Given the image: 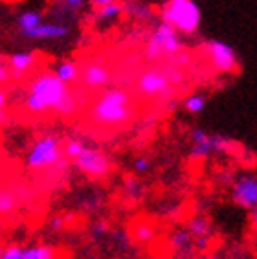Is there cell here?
Returning a JSON list of instances; mask_svg holds the SVG:
<instances>
[{
  "mask_svg": "<svg viewBox=\"0 0 257 259\" xmlns=\"http://www.w3.org/2000/svg\"><path fill=\"white\" fill-rule=\"evenodd\" d=\"M24 107L31 114H72L77 109L75 96L70 92L68 85H64L54 75V72H40L28 83L24 96Z\"/></svg>",
  "mask_w": 257,
  "mask_h": 259,
  "instance_id": "cell-1",
  "label": "cell"
},
{
  "mask_svg": "<svg viewBox=\"0 0 257 259\" xmlns=\"http://www.w3.org/2000/svg\"><path fill=\"white\" fill-rule=\"evenodd\" d=\"M90 120L101 127H119L133 118V105L128 94L121 89H105L90 107Z\"/></svg>",
  "mask_w": 257,
  "mask_h": 259,
  "instance_id": "cell-2",
  "label": "cell"
},
{
  "mask_svg": "<svg viewBox=\"0 0 257 259\" xmlns=\"http://www.w3.org/2000/svg\"><path fill=\"white\" fill-rule=\"evenodd\" d=\"M61 138L57 135H42L37 140H33V144L28 149L26 155V167L33 171L48 169V167H57V169H64L66 167V158L61 149Z\"/></svg>",
  "mask_w": 257,
  "mask_h": 259,
  "instance_id": "cell-3",
  "label": "cell"
},
{
  "mask_svg": "<svg viewBox=\"0 0 257 259\" xmlns=\"http://www.w3.org/2000/svg\"><path fill=\"white\" fill-rule=\"evenodd\" d=\"M160 17L180 35L197 33L202 20L200 8L195 0H165L160 8Z\"/></svg>",
  "mask_w": 257,
  "mask_h": 259,
  "instance_id": "cell-4",
  "label": "cell"
},
{
  "mask_svg": "<svg viewBox=\"0 0 257 259\" xmlns=\"http://www.w3.org/2000/svg\"><path fill=\"white\" fill-rule=\"evenodd\" d=\"M184 45L180 39V33L175 30L173 26H169L167 22L160 20L158 24L154 26V30L151 31L147 45H145V55L151 61H160V59H173L182 52Z\"/></svg>",
  "mask_w": 257,
  "mask_h": 259,
  "instance_id": "cell-5",
  "label": "cell"
},
{
  "mask_svg": "<svg viewBox=\"0 0 257 259\" xmlns=\"http://www.w3.org/2000/svg\"><path fill=\"white\" fill-rule=\"evenodd\" d=\"M180 79L178 74H169L165 68H147L138 75L136 89L145 98L169 100L173 96V85Z\"/></svg>",
  "mask_w": 257,
  "mask_h": 259,
  "instance_id": "cell-6",
  "label": "cell"
},
{
  "mask_svg": "<svg viewBox=\"0 0 257 259\" xmlns=\"http://www.w3.org/2000/svg\"><path fill=\"white\" fill-rule=\"evenodd\" d=\"M233 147V142L219 133H206L202 127L193 129L191 133V147H189L188 158L191 162L206 160L209 155H226Z\"/></svg>",
  "mask_w": 257,
  "mask_h": 259,
  "instance_id": "cell-7",
  "label": "cell"
},
{
  "mask_svg": "<svg viewBox=\"0 0 257 259\" xmlns=\"http://www.w3.org/2000/svg\"><path fill=\"white\" fill-rule=\"evenodd\" d=\"M72 162L89 179H105L112 171V158L101 149L89 144L84 145V149Z\"/></svg>",
  "mask_w": 257,
  "mask_h": 259,
  "instance_id": "cell-8",
  "label": "cell"
},
{
  "mask_svg": "<svg viewBox=\"0 0 257 259\" xmlns=\"http://www.w3.org/2000/svg\"><path fill=\"white\" fill-rule=\"evenodd\" d=\"M206 54L211 66L221 74H232L237 68V54L224 40L211 39L206 42Z\"/></svg>",
  "mask_w": 257,
  "mask_h": 259,
  "instance_id": "cell-9",
  "label": "cell"
},
{
  "mask_svg": "<svg viewBox=\"0 0 257 259\" xmlns=\"http://www.w3.org/2000/svg\"><path fill=\"white\" fill-rule=\"evenodd\" d=\"M232 200L239 208L255 211L257 206V179L253 173H242L233 180Z\"/></svg>",
  "mask_w": 257,
  "mask_h": 259,
  "instance_id": "cell-10",
  "label": "cell"
},
{
  "mask_svg": "<svg viewBox=\"0 0 257 259\" xmlns=\"http://www.w3.org/2000/svg\"><path fill=\"white\" fill-rule=\"evenodd\" d=\"M68 26L63 22H40L39 26H35L31 30L20 31L22 37L31 40H59L68 35Z\"/></svg>",
  "mask_w": 257,
  "mask_h": 259,
  "instance_id": "cell-11",
  "label": "cell"
},
{
  "mask_svg": "<svg viewBox=\"0 0 257 259\" xmlns=\"http://www.w3.org/2000/svg\"><path fill=\"white\" fill-rule=\"evenodd\" d=\"M79 75L84 87H89L92 90L107 89L110 85V81H112L110 70L105 65H101V63H89L83 68V72H79Z\"/></svg>",
  "mask_w": 257,
  "mask_h": 259,
  "instance_id": "cell-12",
  "label": "cell"
},
{
  "mask_svg": "<svg viewBox=\"0 0 257 259\" xmlns=\"http://www.w3.org/2000/svg\"><path fill=\"white\" fill-rule=\"evenodd\" d=\"M37 63V54L31 50H22L15 52V54L10 55V61H8V68H10L11 77H22V75L31 70Z\"/></svg>",
  "mask_w": 257,
  "mask_h": 259,
  "instance_id": "cell-13",
  "label": "cell"
},
{
  "mask_svg": "<svg viewBox=\"0 0 257 259\" xmlns=\"http://www.w3.org/2000/svg\"><path fill=\"white\" fill-rule=\"evenodd\" d=\"M20 259H55V248L48 243L22 244Z\"/></svg>",
  "mask_w": 257,
  "mask_h": 259,
  "instance_id": "cell-14",
  "label": "cell"
},
{
  "mask_svg": "<svg viewBox=\"0 0 257 259\" xmlns=\"http://www.w3.org/2000/svg\"><path fill=\"white\" fill-rule=\"evenodd\" d=\"M54 75L59 81H63L64 85H70V83H74V81L79 77V66L70 59L61 61V63H57V66L54 68Z\"/></svg>",
  "mask_w": 257,
  "mask_h": 259,
  "instance_id": "cell-15",
  "label": "cell"
},
{
  "mask_svg": "<svg viewBox=\"0 0 257 259\" xmlns=\"http://www.w3.org/2000/svg\"><path fill=\"white\" fill-rule=\"evenodd\" d=\"M193 237L191 234L188 232V228H182V230H175L173 234L169 235V246L175 250V252H189V248H193Z\"/></svg>",
  "mask_w": 257,
  "mask_h": 259,
  "instance_id": "cell-16",
  "label": "cell"
},
{
  "mask_svg": "<svg viewBox=\"0 0 257 259\" xmlns=\"http://www.w3.org/2000/svg\"><path fill=\"white\" fill-rule=\"evenodd\" d=\"M188 232L191 234L193 239H195V237H211L213 226L206 217L197 215V217H193L188 223Z\"/></svg>",
  "mask_w": 257,
  "mask_h": 259,
  "instance_id": "cell-17",
  "label": "cell"
},
{
  "mask_svg": "<svg viewBox=\"0 0 257 259\" xmlns=\"http://www.w3.org/2000/svg\"><path fill=\"white\" fill-rule=\"evenodd\" d=\"M20 206V199L15 191H11L10 188L0 186V215H8L11 211H15Z\"/></svg>",
  "mask_w": 257,
  "mask_h": 259,
  "instance_id": "cell-18",
  "label": "cell"
},
{
  "mask_svg": "<svg viewBox=\"0 0 257 259\" xmlns=\"http://www.w3.org/2000/svg\"><path fill=\"white\" fill-rule=\"evenodd\" d=\"M133 237L138 243H151L156 237V228L149 221H138L133 225Z\"/></svg>",
  "mask_w": 257,
  "mask_h": 259,
  "instance_id": "cell-19",
  "label": "cell"
},
{
  "mask_svg": "<svg viewBox=\"0 0 257 259\" xmlns=\"http://www.w3.org/2000/svg\"><path fill=\"white\" fill-rule=\"evenodd\" d=\"M42 22V13L37 10H26L17 17V24H19L20 31L31 30L35 26H39Z\"/></svg>",
  "mask_w": 257,
  "mask_h": 259,
  "instance_id": "cell-20",
  "label": "cell"
},
{
  "mask_svg": "<svg viewBox=\"0 0 257 259\" xmlns=\"http://www.w3.org/2000/svg\"><path fill=\"white\" fill-rule=\"evenodd\" d=\"M84 145H87V142H84L83 138H79V136H72V138H66V140H64V144L61 145L64 158H66V160H74L75 156L79 155L81 151L84 149Z\"/></svg>",
  "mask_w": 257,
  "mask_h": 259,
  "instance_id": "cell-21",
  "label": "cell"
},
{
  "mask_svg": "<svg viewBox=\"0 0 257 259\" xmlns=\"http://www.w3.org/2000/svg\"><path fill=\"white\" fill-rule=\"evenodd\" d=\"M123 11H127L131 17H136L138 20H149L153 17L151 6L144 4V2H128L123 6Z\"/></svg>",
  "mask_w": 257,
  "mask_h": 259,
  "instance_id": "cell-22",
  "label": "cell"
},
{
  "mask_svg": "<svg viewBox=\"0 0 257 259\" xmlns=\"http://www.w3.org/2000/svg\"><path fill=\"white\" fill-rule=\"evenodd\" d=\"M121 13H123V4L112 2V4H107L103 8H98V20L99 22H112L118 17H121Z\"/></svg>",
  "mask_w": 257,
  "mask_h": 259,
  "instance_id": "cell-23",
  "label": "cell"
},
{
  "mask_svg": "<svg viewBox=\"0 0 257 259\" xmlns=\"http://www.w3.org/2000/svg\"><path fill=\"white\" fill-rule=\"evenodd\" d=\"M142 190H144V186H142V182H140L136 177H127V179L123 180V193L127 199H131V200L140 199Z\"/></svg>",
  "mask_w": 257,
  "mask_h": 259,
  "instance_id": "cell-24",
  "label": "cell"
},
{
  "mask_svg": "<svg viewBox=\"0 0 257 259\" xmlns=\"http://www.w3.org/2000/svg\"><path fill=\"white\" fill-rule=\"evenodd\" d=\"M204 107H206V96L202 94H191L184 100V109L191 112V114H198L202 112Z\"/></svg>",
  "mask_w": 257,
  "mask_h": 259,
  "instance_id": "cell-25",
  "label": "cell"
},
{
  "mask_svg": "<svg viewBox=\"0 0 257 259\" xmlns=\"http://www.w3.org/2000/svg\"><path fill=\"white\" fill-rule=\"evenodd\" d=\"M20 254H22V244L20 243H10L2 248L0 259H20Z\"/></svg>",
  "mask_w": 257,
  "mask_h": 259,
  "instance_id": "cell-26",
  "label": "cell"
},
{
  "mask_svg": "<svg viewBox=\"0 0 257 259\" xmlns=\"http://www.w3.org/2000/svg\"><path fill=\"white\" fill-rule=\"evenodd\" d=\"M133 165H134V171L138 175H145L151 169V162H149V158H145V156H136Z\"/></svg>",
  "mask_w": 257,
  "mask_h": 259,
  "instance_id": "cell-27",
  "label": "cell"
},
{
  "mask_svg": "<svg viewBox=\"0 0 257 259\" xmlns=\"http://www.w3.org/2000/svg\"><path fill=\"white\" fill-rule=\"evenodd\" d=\"M209 244H211V237H195L191 246L198 252H204V250L209 248Z\"/></svg>",
  "mask_w": 257,
  "mask_h": 259,
  "instance_id": "cell-28",
  "label": "cell"
},
{
  "mask_svg": "<svg viewBox=\"0 0 257 259\" xmlns=\"http://www.w3.org/2000/svg\"><path fill=\"white\" fill-rule=\"evenodd\" d=\"M61 6L68 11H79L84 6V0H59Z\"/></svg>",
  "mask_w": 257,
  "mask_h": 259,
  "instance_id": "cell-29",
  "label": "cell"
},
{
  "mask_svg": "<svg viewBox=\"0 0 257 259\" xmlns=\"http://www.w3.org/2000/svg\"><path fill=\"white\" fill-rule=\"evenodd\" d=\"M107 232H109V225H107L105 221H98V223L92 226V237H94V239H98V237L105 235Z\"/></svg>",
  "mask_w": 257,
  "mask_h": 259,
  "instance_id": "cell-30",
  "label": "cell"
},
{
  "mask_svg": "<svg viewBox=\"0 0 257 259\" xmlns=\"http://www.w3.org/2000/svg\"><path fill=\"white\" fill-rule=\"evenodd\" d=\"M10 68H8V65H6L4 61H0V85H4V83H8L10 81Z\"/></svg>",
  "mask_w": 257,
  "mask_h": 259,
  "instance_id": "cell-31",
  "label": "cell"
},
{
  "mask_svg": "<svg viewBox=\"0 0 257 259\" xmlns=\"http://www.w3.org/2000/svg\"><path fill=\"white\" fill-rule=\"evenodd\" d=\"M50 228L54 230V232H61V230L64 228V221L61 215H55V217H52V221H50Z\"/></svg>",
  "mask_w": 257,
  "mask_h": 259,
  "instance_id": "cell-32",
  "label": "cell"
},
{
  "mask_svg": "<svg viewBox=\"0 0 257 259\" xmlns=\"http://www.w3.org/2000/svg\"><path fill=\"white\" fill-rule=\"evenodd\" d=\"M0 109H8V94L2 89H0Z\"/></svg>",
  "mask_w": 257,
  "mask_h": 259,
  "instance_id": "cell-33",
  "label": "cell"
},
{
  "mask_svg": "<svg viewBox=\"0 0 257 259\" xmlns=\"http://www.w3.org/2000/svg\"><path fill=\"white\" fill-rule=\"evenodd\" d=\"M92 4L96 6V8H103V6L107 4H112V2H116V0H90Z\"/></svg>",
  "mask_w": 257,
  "mask_h": 259,
  "instance_id": "cell-34",
  "label": "cell"
},
{
  "mask_svg": "<svg viewBox=\"0 0 257 259\" xmlns=\"http://www.w3.org/2000/svg\"><path fill=\"white\" fill-rule=\"evenodd\" d=\"M8 109H0V125H4L6 121H8Z\"/></svg>",
  "mask_w": 257,
  "mask_h": 259,
  "instance_id": "cell-35",
  "label": "cell"
},
{
  "mask_svg": "<svg viewBox=\"0 0 257 259\" xmlns=\"http://www.w3.org/2000/svg\"><path fill=\"white\" fill-rule=\"evenodd\" d=\"M2 248H4V244L0 243V254H2Z\"/></svg>",
  "mask_w": 257,
  "mask_h": 259,
  "instance_id": "cell-36",
  "label": "cell"
},
{
  "mask_svg": "<svg viewBox=\"0 0 257 259\" xmlns=\"http://www.w3.org/2000/svg\"><path fill=\"white\" fill-rule=\"evenodd\" d=\"M2 228H4V226H2V223H0V232H2Z\"/></svg>",
  "mask_w": 257,
  "mask_h": 259,
  "instance_id": "cell-37",
  "label": "cell"
}]
</instances>
